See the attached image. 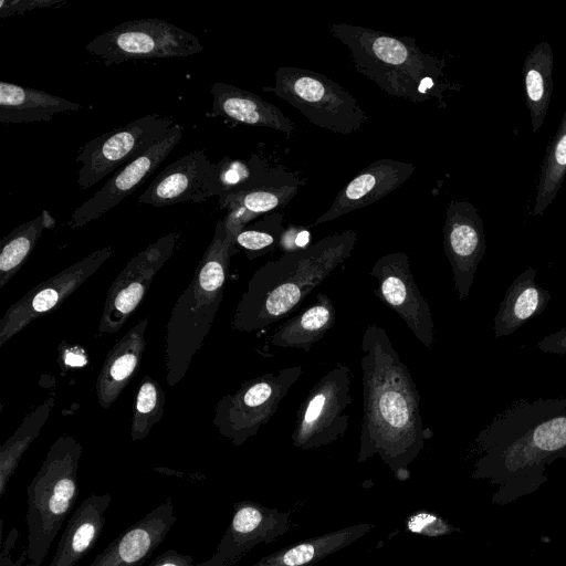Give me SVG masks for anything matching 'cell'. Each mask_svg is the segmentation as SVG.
<instances>
[{
    "mask_svg": "<svg viewBox=\"0 0 566 566\" xmlns=\"http://www.w3.org/2000/svg\"><path fill=\"white\" fill-rule=\"evenodd\" d=\"M284 231L283 214L274 211L241 230L233 243L244 250L249 260H253L280 248Z\"/></svg>",
    "mask_w": 566,
    "mask_h": 566,
    "instance_id": "obj_34",
    "label": "cell"
},
{
    "mask_svg": "<svg viewBox=\"0 0 566 566\" xmlns=\"http://www.w3.org/2000/svg\"><path fill=\"white\" fill-rule=\"evenodd\" d=\"M566 411V398H539L515 402L497 413L476 436L478 453L509 444L536 423Z\"/></svg>",
    "mask_w": 566,
    "mask_h": 566,
    "instance_id": "obj_22",
    "label": "cell"
},
{
    "mask_svg": "<svg viewBox=\"0 0 566 566\" xmlns=\"http://www.w3.org/2000/svg\"><path fill=\"white\" fill-rule=\"evenodd\" d=\"M25 566H36V565L32 562H29L28 564H25Z\"/></svg>",
    "mask_w": 566,
    "mask_h": 566,
    "instance_id": "obj_42",
    "label": "cell"
},
{
    "mask_svg": "<svg viewBox=\"0 0 566 566\" xmlns=\"http://www.w3.org/2000/svg\"><path fill=\"white\" fill-rule=\"evenodd\" d=\"M234 244L223 220L218 221L190 284L177 298L167 324V382L177 385L209 334L223 298Z\"/></svg>",
    "mask_w": 566,
    "mask_h": 566,
    "instance_id": "obj_4",
    "label": "cell"
},
{
    "mask_svg": "<svg viewBox=\"0 0 566 566\" xmlns=\"http://www.w3.org/2000/svg\"><path fill=\"white\" fill-rule=\"evenodd\" d=\"M360 348L363 421L356 461L378 455L398 480L406 481L427 438L420 394L386 329L369 324Z\"/></svg>",
    "mask_w": 566,
    "mask_h": 566,
    "instance_id": "obj_1",
    "label": "cell"
},
{
    "mask_svg": "<svg viewBox=\"0 0 566 566\" xmlns=\"http://www.w3.org/2000/svg\"><path fill=\"white\" fill-rule=\"evenodd\" d=\"M553 51L547 41H541L526 55L523 82L532 132L537 133L545 120L553 93Z\"/></svg>",
    "mask_w": 566,
    "mask_h": 566,
    "instance_id": "obj_30",
    "label": "cell"
},
{
    "mask_svg": "<svg viewBox=\"0 0 566 566\" xmlns=\"http://www.w3.org/2000/svg\"><path fill=\"white\" fill-rule=\"evenodd\" d=\"M535 277V268H527L507 287L493 319L496 337L513 334L548 305L552 296L536 284Z\"/></svg>",
    "mask_w": 566,
    "mask_h": 566,
    "instance_id": "obj_26",
    "label": "cell"
},
{
    "mask_svg": "<svg viewBox=\"0 0 566 566\" xmlns=\"http://www.w3.org/2000/svg\"><path fill=\"white\" fill-rule=\"evenodd\" d=\"M148 566H219V564L213 557L203 563L193 564V558L190 555H184L169 549L154 559Z\"/></svg>",
    "mask_w": 566,
    "mask_h": 566,
    "instance_id": "obj_38",
    "label": "cell"
},
{
    "mask_svg": "<svg viewBox=\"0 0 566 566\" xmlns=\"http://www.w3.org/2000/svg\"><path fill=\"white\" fill-rule=\"evenodd\" d=\"M357 239V231L344 230L266 262L250 277L232 327L256 333L287 317L350 256Z\"/></svg>",
    "mask_w": 566,
    "mask_h": 566,
    "instance_id": "obj_2",
    "label": "cell"
},
{
    "mask_svg": "<svg viewBox=\"0 0 566 566\" xmlns=\"http://www.w3.org/2000/svg\"><path fill=\"white\" fill-rule=\"evenodd\" d=\"M252 171L248 181L235 191L219 198L222 209L235 213L244 227L261 214L286 206L305 184L284 166H272L264 158H250Z\"/></svg>",
    "mask_w": 566,
    "mask_h": 566,
    "instance_id": "obj_15",
    "label": "cell"
},
{
    "mask_svg": "<svg viewBox=\"0 0 566 566\" xmlns=\"http://www.w3.org/2000/svg\"><path fill=\"white\" fill-rule=\"evenodd\" d=\"M566 459V411L533 426L523 437L479 453L471 478L496 486L494 505H506L537 492L547 481L546 469Z\"/></svg>",
    "mask_w": 566,
    "mask_h": 566,
    "instance_id": "obj_5",
    "label": "cell"
},
{
    "mask_svg": "<svg viewBox=\"0 0 566 566\" xmlns=\"http://www.w3.org/2000/svg\"><path fill=\"white\" fill-rule=\"evenodd\" d=\"M290 512L252 501L234 503L233 515L212 557L219 566H233L259 544H270L286 534Z\"/></svg>",
    "mask_w": 566,
    "mask_h": 566,
    "instance_id": "obj_18",
    "label": "cell"
},
{
    "mask_svg": "<svg viewBox=\"0 0 566 566\" xmlns=\"http://www.w3.org/2000/svg\"><path fill=\"white\" fill-rule=\"evenodd\" d=\"M54 406L53 396L48 397L30 411L20 427L0 448V495L7 490L22 455L35 440Z\"/></svg>",
    "mask_w": 566,
    "mask_h": 566,
    "instance_id": "obj_32",
    "label": "cell"
},
{
    "mask_svg": "<svg viewBox=\"0 0 566 566\" xmlns=\"http://www.w3.org/2000/svg\"><path fill=\"white\" fill-rule=\"evenodd\" d=\"M179 232L171 231L130 259L113 281L106 295L98 334L122 328L145 297L155 275L175 251Z\"/></svg>",
    "mask_w": 566,
    "mask_h": 566,
    "instance_id": "obj_13",
    "label": "cell"
},
{
    "mask_svg": "<svg viewBox=\"0 0 566 566\" xmlns=\"http://www.w3.org/2000/svg\"><path fill=\"white\" fill-rule=\"evenodd\" d=\"M20 532L17 528H12L8 534L7 538L2 542L0 553V566H25L24 563L28 559L27 549H24L17 560H12V552L19 539Z\"/></svg>",
    "mask_w": 566,
    "mask_h": 566,
    "instance_id": "obj_39",
    "label": "cell"
},
{
    "mask_svg": "<svg viewBox=\"0 0 566 566\" xmlns=\"http://www.w3.org/2000/svg\"><path fill=\"white\" fill-rule=\"evenodd\" d=\"M148 317L135 324L109 349L96 380L97 401L108 408L118 398L139 368L146 347Z\"/></svg>",
    "mask_w": 566,
    "mask_h": 566,
    "instance_id": "obj_25",
    "label": "cell"
},
{
    "mask_svg": "<svg viewBox=\"0 0 566 566\" xmlns=\"http://www.w3.org/2000/svg\"><path fill=\"white\" fill-rule=\"evenodd\" d=\"M329 33L348 49L357 72L388 95L446 106L444 92L454 90L446 77L447 63L421 51L413 38L346 23H332Z\"/></svg>",
    "mask_w": 566,
    "mask_h": 566,
    "instance_id": "obj_3",
    "label": "cell"
},
{
    "mask_svg": "<svg viewBox=\"0 0 566 566\" xmlns=\"http://www.w3.org/2000/svg\"><path fill=\"white\" fill-rule=\"evenodd\" d=\"M443 250L451 265L458 298L471 291L480 262L486 252L483 221L468 201H450L443 226Z\"/></svg>",
    "mask_w": 566,
    "mask_h": 566,
    "instance_id": "obj_16",
    "label": "cell"
},
{
    "mask_svg": "<svg viewBox=\"0 0 566 566\" xmlns=\"http://www.w3.org/2000/svg\"><path fill=\"white\" fill-rule=\"evenodd\" d=\"M369 275L376 283L374 294L431 350L434 342L432 313L416 283L408 254L397 251L381 255Z\"/></svg>",
    "mask_w": 566,
    "mask_h": 566,
    "instance_id": "obj_12",
    "label": "cell"
},
{
    "mask_svg": "<svg viewBox=\"0 0 566 566\" xmlns=\"http://www.w3.org/2000/svg\"><path fill=\"white\" fill-rule=\"evenodd\" d=\"M213 115L249 126L291 135L295 124L275 105L243 88L216 82L211 86Z\"/></svg>",
    "mask_w": 566,
    "mask_h": 566,
    "instance_id": "obj_23",
    "label": "cell"
},
{
    "mask_svg": "<svg viewBox=\"0 0 566 566\" xmlns=\"http://www.w3.org/2000/svg\"><path fill=\"white\" fill-rule=\"evenodd\" d=\"M213 175L214 164L205 151L192 150L160 171L138 201L153 207L203 202L212 197Z\"/></svg>",
    "mask_w": 566,
    "mask_h": 566,
    "instance_id": "obj_19",
    "label": "cell"
},
{
    "mask_svg": "<svg viewBox=\"0 0 566 566\" xmlns=\"http://www.w3.org/2000/svg\"><path fill=\"white\" fill-rule=\"evenodd\" d=\"M86 50L105 65L134 60L186 57L203 50L198 38L157 18L120 23L95 36Z\"/></svg>",
    "mask_w": 566,
    "mask_h": 566,
    "instance_id": "obj_10",
    "label": "cell"
},
{
    "mask_svg": "<svg viewBox=\"0 0 566 566\" xmlns=\"http://www.w3.org/2000/svg\"><path fill=\"white\" fill-rule=\"evenodd\" d=\"M66 0H2L0 2V17L7 18L14 14H23L35 9L60 7Z\"/></svg>",
    "mask_w": 566,
    "mask_h": 566,
    "instance_id": "obj_37",
    "label": "cell"
},
{
    "mask_svg": "<svg viewBox=\"0 0 566 566\" xmlns=\"http://www.w3.org/2000/svg\"><path fill=\"white\" fill-rule=\"evenodd\" d=\"M566 177V111L546 151L541 166L533 216H543L555 199Z\"/></svg>",
    "mask_w": 566,
    "mask_h": 566,
    "instance_id": "obj_33",
    "label": "cell"
},
{
    "mask_svg": "<svg viewBox=\"0 0 566 566\" xmlns=\"http://www.w3.org/2000/svg\"><path fill=\"white\" fill-rule=\"evenodd\" d=\"M55 223V218L48 210H43L35 219L18 226L2 239L0 250V289L25 263L42 232L45 229L54 228Z\"/></svg>",
    "mask_w": 566,
    "mask_h": 566,
    "instance_id": "obj_31",
    "label": "cell"
},
{
    "mask_svg": "<svg viewBox=\"0 0 566 566\" xmlns=\"http://www.w3.org/2000/svg\"><path fill=\"white\" fill-rule=\"evenodd\" d=\"M172 119L159 114L145 115L125 126L87 142L78 151L81 189H87L119 166L146 153L174 127Z\"/></svg>",
    "mask_w": 566,
    "mask_h": 566,
    "instance_id": "obj_11",
    "label": "cell"
},
{
    "mask_svg": "<svg viewBox=\"0 0 566 566\" xmlns=\"http://www.w3.org/2000/svg\"><path fill=\"white\" fill-rule=\"evenodd\" d=\"M537 347L541 352L546 354H566V327L557 332L546 335Z\"/></svg>",
    "mask_w": 566,
    "mask_h": 566,
    "instance_id": "obj_40",
    "label": "cell"
},
{
    "mask_svg": "<svg viewBox=\"0 0 566 566\" xmlns=\"http://www.w3.org/2000/svg\"><path fill=\"white\" fill-rule=\"evenodd\" d=\"M59 361L63 367H82L87 364L84 350L78 346L60 347Z\"/></svg>",
    "mask_w": 566,
    "mask_h": 566,
    "instance_id": "obj_41",
    "label": "cell"
},
{
    "mask_svg": "<svg viewBox=\"0 0 566 566\" xmlns=\"http://www.w3.org/2000/svg\"><path fill=\"white\" fill-rule=\"evenodd\" d=\"M415 169V165L397 159L381 158L374 161L338 191L331 207L313 226L333 221L378 201L400 187Z\"/></svg>",
    "mask_w": 566,
    "mask_h": 566,
    "instance_id": "obj_20",
    "label": "cell"
},
{
    "mask_svg": "<svg viewBox=\"0 0 566 566\" xmlns=\"http://www.w3.org/2000/svg\"><path fill=\"white\" fill-rule=\"evenodd\" d=\"M302 371L303 367L298 365L266 373L244 381L233 394L222 397L213 418L219 433L235 447L256 436L277 412Z\"/></svg>",
    "mask_w": 566,
    "mask_h": 566,
    "instance_id": "obj_8",
    "label": "cell"
},
{
    "mask_svg": "<svg viewBox=\"0 0 566 566\" xmlns=\"http://www.w3.org/2000/svg\"><path fill=\"white\" fill-rule=\"evenodd\" d=\"M165 392L159 382L145 376L139 384L130 427L133 441L145 439L164 413Z\"/></svg>",
    "mask_w": 566,
    "mask_h": 566,
    "instance_id": "obj_35",
    "label": "cell"
},
{
    "mask_svg": "<svg viewBox=\"0 0 566 566\" xmlns=\"http://www.w3.org/2000/svg\"><path fill=\"white\" fill-rule=\"evenodd\" d=\"M104 247L40 283L11 305L0 319V347L30 323L56 307L98 271L113 254Z\"/></svg>",
    "mask_w": 566,
    "mask_h": 566,
    "instance_id": "obj_14",
    "label": "cell"
},
{
    "mask_svg": "<svg viewBox=\"0 0 566 566\" xmlns=\"http://www.w3.org/2000/svg\"><path fill=\"white\" fill-rule=\"evenodd\" d=\"M81 443L62 434L50 447L39 471L27 488L28 560L40 566L57 536L77 495Z\"/></svg>",
    "mask_w": 566,
    "mask_h": 566,
    "instance_id": "obj_6",
    "label": "cell"
},
{
    "mask_svg": "<svg viewBox=\"0 0 566 566\" xmlns=\"http://www.w3.org/2000/svg\"><path fill=\"white\" fill-rule=\"evenodd\" d=\"M177 521L171 499L157 505L120 533L88 566H143Z\"/></svg>",
    "mask_w": 566,
    "mask_h": 566,
    "instance_id": "obj_21",
    "label": "cell"
},
{
    "mask_svg": "<svg viewBox=\"0 0 566 566\" xmlns=\"http://www.w3.org/2000/svg\"><path fill=\"white\" fill-rule=\"evenodd\" d=\"M335 305L329 296L319 293L313 304L282 323L269 337L273 347L310 352L334 326Z\"/></svg>",
    "mask_w": 566,
    "mask_h": 566,
    "instance_id": "obj_29",
    "label": "cell"
},
{
    "mask_svg": "<svg viewBox=\"0 0 566 566\" xmlns=\"http://www.w3.org/2000/svg\"><path fill=\"white\" fill-rule=\"evenodd\" d=\"M81 105L41 90L0 83V122L23 124L48 122L56 114L77 111Z\"/></svg>",
    "mask_w": 566,
    "mask_h": 566,
    "instance_id": "obj_27",
    "label": "cell"
},
{
    "mask_svg": "<svg viewBox=\"0 0 566 566\" xmlns=\"http://www.w3.org/2000/svg\"><path fill=\"white\" fill-rule=\"evenodd\" d=\"M405 527L409 533L427 537H440L460 532V528L453 526L439 514L426 510H419L410 514L405 521Z\"/></svg>",
    "mask_w": 566,
    "mask_h": 566,
    "instance_id": "obj_36",
    "label": "cell"
},
{
    "mask_svg": "<svg viewBox=\"0 0 566 566\" xmlns=\"http://www.w3.org/2000/svg\"><path fill=\"white\" fill-rule=\"evenodd\" d=\"M111 500L109 494H92L83 500L67 521L49 566H74L93 548L103 532Z\"/></svg>",
    "mask_w": 566,
    "mask_h": 566,
    "instance_id": "obj_24",
    "label": "cell"
},
{
    "mask_svg": "<svg viewBox=\"0 0 566 566\" xmlns=\"http://www.w3.org/2000/svg\"><path fill=\"white\" fill-rule=\"evenodd\" d=\"M373 527V524L359 523L306 538L262 557L252 566H313L356 542Z\"/></svg>",
    "mask_w": 566,
    "mask_h": 566,
    "instance_id": "obj_28",
    "label": "cell"
},
{
    "mask_svg": "<svg viewBox=\"0 0 566 566\" xmlns=\"http://www.w3.org/2000/svg\"><path fill=\"white\" fill-rule=\"evenodd\" d=\"M352 385V369L343 363L319 378L295 412L291 434L295 448L318 449L345 436L350 422Z\"/></svg>",
    "mask_w": 566,
    "mask_h": 566,
    "instance_id": "obj_9",
    "label": "cell"
},
{
    "mask_svg": "<svg viewBox=\"0 0 566 566\" xmlns=\"http://www.w3.org/2000/svg\"><path fill=\"white\" fill-rule=\"evenodd\" d=\"M275 84L263 87L298 109L312 124L329 132L349 135L369 122L357 99L334 80L316 71L281 66Z\"/></svg>",
    "mask_w": 566,
    "mask_h": 566,
    "instance_id": "obj_7",
    "label": "cell"
},
{
    "mask_svg": "<svg viewBox=\"0 0 566 566\" xmlns=\"http://www.w3.org/2000/svg\"><path fill=\"white\" fill-rule=\"evenodd\" d=\"M181 136L182 127L175 124L165 137L142 156L126 164L88 200L78 206L71 216L70 227L81 228L119 205L158 168L179 143Z\"/></svg>",
    "mask_w": 566,
    "mask_h": 566,
    "instance_id": "obj_17",
    "label": "cell"
}]
</instances>
